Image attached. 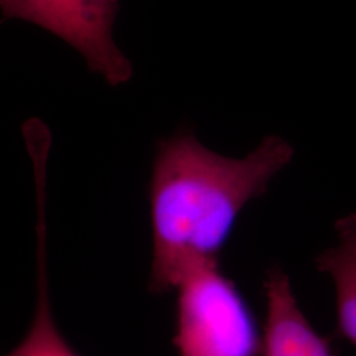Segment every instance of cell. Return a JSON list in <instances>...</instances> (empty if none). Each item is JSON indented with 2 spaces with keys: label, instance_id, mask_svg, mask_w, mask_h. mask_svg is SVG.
<instances>
[{
  "label": "cell",
  "instance_id": "obj_6",
  "mask_svg": "<svg viewBox=\"0 0 356 356\" xmlns=\"http://www.w3.org/2000/svg\"><path fill=\"white\" fill-rule=\"evenodd\" d=\"M38 291L33 319L23 341L6 356H79L60 330L51 312L45 218L38 222Z\"/></svg>",
  "mask_w": 356,
  "mask_h": 356
},
{
  "label": "cell",
  "instance_id": "obj_2",
  "mask_svg": "<svg viewBox=\"0 0 356 356\" xmlns=\"http://www.w3.org/2000/svg\"><path fill=\"white\" fill-rule=\"evenodd\" d=\"M218 259L193 263L178 279L179 356H260L264 337L235 284L223 275Z\"/></svg>",
  "mask_w": 356,
  "mask_h": 356
},
{
  "label": "cell",
  "instance_id": "obj_4",
  "mask_svg": "<svg viewBox=\"0 0 356 356\" xmlns=\"http://www.w3.org/2000/svg\"><path fill=\"white\" fill-rule=\"evenodd\" d=\"M267 319L263 356H334L301 310L289 277L272 268L266 280Z\"/></svg>",
  "mask_w": 356,
  "mask_h": 356
},
{
  "label": "cell",
  "instance_id": "obj_3",
  "mask_svg": "<svg viewBox=\"0 0 356 356\" xmlns=\"http://www.w3.org/2000/svg\"><path fill=\"white\" fill-rule=\"evenodd\" d=\"M120 0H0L1 22L24 20L64 40L111 86L128 82L134 66L114 40Z\"/></svg>",
  "mask_w": 356,
  "mask_h": 356
},
{
  "label": "cell",
  "instance_id": "obj_1",
  "mask_svg": "<svg viewBox=\"0 0 356 356\" xmlns=\"http://www.w3.org/2000/svg\"><path fill=\"white\" fill-rule=\"evenodd\" d=\"M293 156L292 145L276 135L243 159L209 149L189 129L160 141L149 182L153 292L175 289L193 263L218 259L243 209Z\"/></svg>",
  "mask_w": 356,
  "mask_h": 356
},
{
  "label": "cell",
  "instance_id": "obj_5",
  "mask_svg": "<svg viewBox=\"0 0 356 356\" xmlns=\"http://www.w3.org/2000/svg\"><path fill=\"white\" fill-rule=\"evenodd\" d=\"M335 229L338 243L319 254L316 264L334 285L338 331L356 347V213L341 218Z\"/></svg>",
  "mask_w": 356,
  "mask_h": 356
}]
</instances>
